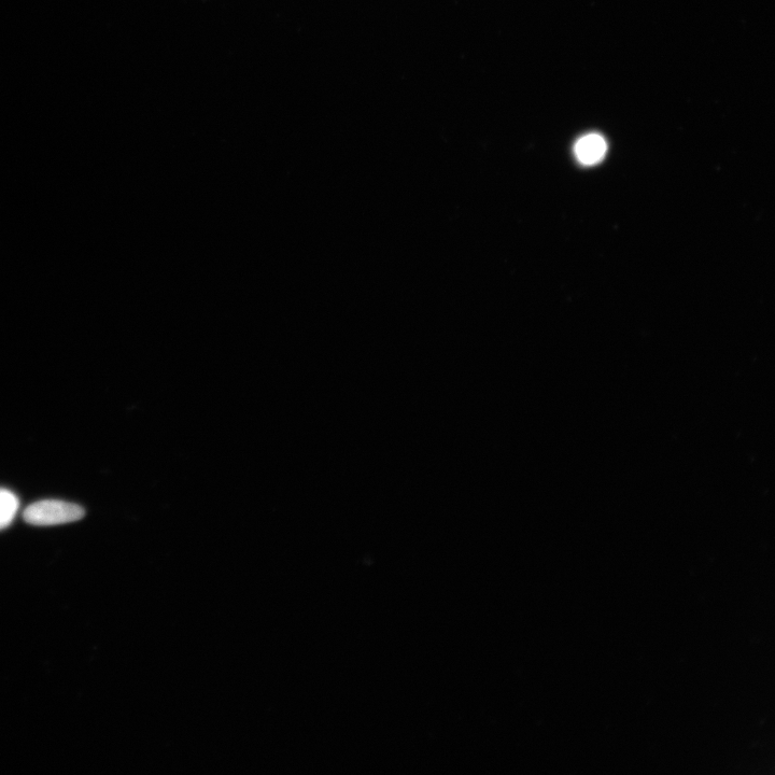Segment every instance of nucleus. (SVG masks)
I'll return each instance as SVG.
<instances>
[{"label": "nucleus", "instance_id": "nucleus-1", "mask_svg": "<svg viewBox=\"0 0 775 775\" xmlns=\"http://www.w3.org/2000/svg\"><path fill=\"white\" fill-rule=\"evenodd\" d=\"M84 514L86 513L82 507L77 504L46 500L28 506L24 512V520L33 526H58L75 523L82 519Z\"/></svg>", "mask_w": 775, "mask_h": 775}, {"label": "nucleus", "instance_id": "nucleus-2", "mask_svg": "<svg viewBox=\"0 0 775 775\" xmlns=\"http://www.w3.org/2000/svg\"><path fill=\"white\" fill-rule=\"evenodd\" d=\"M608 145L598 134H588L575 144L574 152L577 160L584 165H595L603 160Z\"/></svg>", "mask_w": 775, "mask_h": 775}, {"label": "nucleus", "instance_id": "nucleus-3", "mask_svg": "<svg viewBox=\"0 0 775 775\" xmlns=\"http://www.w3.org/2000/svg\"><path fill=\"white\" fill-rule=\"evenodd\" d=\"M20 502L13 492L0 488V531L8 528L19 511Z\"/></svg>", "mask_w": 775, "mask_h": 775}]
</instances>
